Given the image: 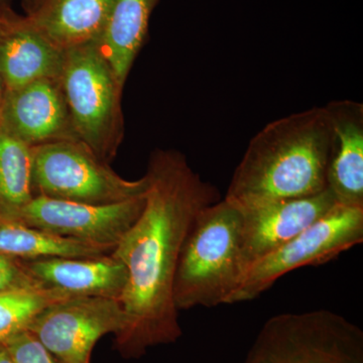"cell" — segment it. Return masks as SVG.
I'll return each instance as SVG.
<instances>
[{
    "mask_svg": "<svg viewBox=\"0 0 363 363\" xmlns=\"http://www.w3.org/2000/svg\"><path fill=\"white\" fill-rule=\"evenodd\" d=\"M145 177L142 213L111 253L128 271L119 298L123 328L114 335L125 358L181 337L174 284L182 247L200 211L220 200L215 186L202 180L178 150H155Z\"/></svg>",
    "mask_w": 363,
    "mask_h": 363,
    "instance_id": "6da1fadb",
    "label": "cell"
},
{
    "mask_svg": "<svg viewBox=\"0 0 363 363\" xmlns=\"http://www.w3.org/2000/svg\"><path fill=\"white\" fill-rule=\"evenodd\" d=\"M330 140V121L325 106L267 123L248 143L224 198L245 209L323 192Z\"/></svg>",
    "mask_w": 363,
    "mask_h": 363,
    "instance_id": "7a4b0ae2",
    "label": "cell"
},
{
    "mask_svg": "<svg viewBox=\"0 0 363 363\" xmlns=\"http://www.w3.org/2000/svg\"><path fill=\"white\" fill-rule=\"evenodd\" d=\"M240 208L225 198L197 215L182 247L174 300L177 309L228 304L242 278Z\"/></svg>",
    "mask_w": 363,
    "mask_h": 363,
    "instance_id": "3957f363",
    "label": "cell"
},
{
    "mask_svg": "<svg viewBox=\"0 0 363 363\" xmlns=\"http://www.w3.org/2000/svg\"><path fill=\"white\" fill-rule=\"evenodd\" d=\"M59 81L78 140L109 164L124 138V86L96 43L65 51Z\"/></svg>",
    "mask_w": 363,
    "mask_h": 363,
    "instance_id": "277c9868",
    "label": "cell"
},
{
    "mask_svg": "<svg viewBox=\"0 0 363 363\" xmlns=\"http://www.w3.org/2000/svg\"><path fill=\"white\" fill-rule=\"evenodd\" d=\"M243 363H363V331L330 310L274 315Z\"/></svg>",
    "mask_w": 363,
    "mask_h": 363,
    "instance_id": "5b68a950",
    "label": "cell"
},
{
    "mask_svg": "<svg viewBox=\"0 0 363 363\" xmlns=\"http://www.w3.org/2000/svg\"><path fill=\"white\" fill-rule=\"evenodd\" d=\"M145 177L126 180L80 140L33 147V196L85 204H114L145 196Z\"/></svg>",
    "mask_w": 363,
    "mask_h": 363,
    "instance_id": "8992f818",
    "label": "cell"
},
{
    "mask_svg": "<svg viewBox=\"0 0 363 363\" xmlns=\"http://www.w3.org/2000/svg\"><path fill=\"white\" fill-rule=\"evenodd\" d=\"M362 241L363 208L337 204L285 245L250 264L228 304L255 300L289 272L321 266Z\"/></svg>",
    "mask_w": 363,
    "mask_h": 363,
    "instance_id": "52a82bcc",
    "label": "cell"
},
{
    "mask_svg": "<svg viewBox=\"0 0 363 363\" xmlns=\"http://www.w3.org/2000/svg\"><path fill=\"white\" fill-rule=\"evenodd\" d=\"M124 315L117 298L73 297L40 313L28 330L60 363H90L102 336L121 332Z\"/></svg>",
    "mask_w": 363,
    "mask_h": 363,
    "instance_id": "ba28073f",
    "label": "cell"
},
{
    "mask_svg": "<svg viewBox=\"0 0 363 363\" xmlns=\"http://www.w3.org/2000/svg\"><path fill=\"white\" fill-rule=\"evenodd\" d=\"M143 206L145 196L107 205L33 196L11 217L58 238L116 248L142 213Z\"/></svg>",
    "mask_w": 363,
    "mask_h": 363,
    "instance_id": "9c48e42d",
    "label": "cell"
},
{
    "mask_svg": "<svg viewBox=\"0 0 363 363\" xmlns=\"http://www.w3.org/2000/svg\"><path fill=\"white\" fill-rule=\"evenodd\" d=\"M0 128L30 147L79 140L60 81H35L4 91Z\"/></svg>",
    "mask_w": 363,
    "mask_h": 363,
    "instance_id": "30bf717a",
    "label": "cell"
},
{
    "mask_svg": "<svg viewBox=\"0 0 363 363\" xmlns=\"http://www.w3.org/2000/svg\"><path fill=\"white\" fill-rule=\"evenodd\" d=\"M329 189L319 194L274 200L240 209L243 267L281 247L337 205ZM245 274V272H243Z\"/></svg>",
    "mask_w": 363,
    "mask_h": 363,
    "instance_id": "8fae6325",
    "label": "cell"
},
{
    "mask_svg": "<svg viewBox=\"0 0 363 363\" xmlns=\"http://www.w3.org/2000/svg\"><path fill=\"white\" fill-rule=\"evenodd\" d=\"M65 51L38 32L9 4L0 14V78L4 91L35 81L58 80Z\"/></svg>",
    "mask_w": 363,
    "mask_h": 363,
    "instance_id": "7c38bea8",
    "label": "cell"
},
{
    "mask_svg": "<svg viewBox=\"0 0 363 363\" xmlns=\"http://www.w3.org/2000/svg\"><path fill=\"white\" fill-rule=\"evenodd\" d=\"M45 290L68 297L117 298L128 283V271L111 255L97 257H51L23 260Z\"/></svg>",
    "mask_w": 363,
    "mask_h": 363,
    "instance_id": "4fadbf2b",
    "label": "cell"
},
{
    "mask_svg": "<svg viewBox=\"0 0 363 363\" xmlns=\"http://www.w3.org/2000/svg\"><path fill=\"white\" fill-rule=\"evenodd\" d=\"M325 108L331 126L327 189L338 204L363 208V105L337 100Z\"/></svg>",
    "mask_w": 363,
    "mask_h": 363,
    "instance_id": "5bb4252c",
    "label": "cell"
},
{
    "mask_svg": "<svg viewBox=\"0 0 363 363\" xmlns=\"http://www.w3.org/2000/svg\"><path fill=\"white\" fill-rule=\"evenodd\" d=\"M114 0H44L26 16L38 32L63 51L97 43Z\"/></svg>",
    "mask_w": 363,
    "mask_h": 363,
    "instance_id": "9a60e30c",
    "label": "cell"
},
{
    "mask_svg": "<svg viewBox=\"0 0 363 363\" xmlns=\"http://www.w3.org/2000/svg\"><path fill=\"white\" fill-rule=\"evenodd\" d=\"M160 0H114L98 49L113 69L121 85L147 42L152 11Z\"/></svg>",
    "mask_w": 363,
    "mask_h": 363,
    "instance_id": "2e32d148",
    "label": "cell"
},
{
    "mask_svg": "<svg viewBox=\"0 0 363 363\" xmlns=\"http://www.w3.org/2000/svg\"><path fill=\"white\" fill-rule=\"evenodd\" d=\"M113 250L114 247L58 238L13 217L0 214V255L30 260L51 257H97L111 255Z\"/></svg>",
    "mask_w": 363,
    "mask_h": 363,
    "instance_id": "e0dca14e",
    "label": "cell"
},
{
    "mask_svg": "<svg viewBox=\"0 0 363 363\" xmlns=\"http://www.w3.org/2000/svg\"><path fill=\"white\" fill-rule=\"evenodd\" d=\"M33 197V147L0 128V214L13 216Z\"/></svg>",
    "mask_w": 363,
    "mask_h": 363,
    "instance_id": "ac0fdd59",
    "label": "cell"
},
{
    "mask_svg": "<svg viewBox=\"0 0 363 363\" xmlns=\"http://www.w3.org/2000/svg\"><path fill=\"white\" fill-rule=\"evenodd\" d=\"M73 298L50 290L0 294V343L28 330L40 312L58 301Z\"/></svg>",
    "mask_w": 363,
    "mask_h": 363,
    "instance_id": "d6986e66",
    "label": "cell"
},
{
    "mask_svg": "<svg viewBox=\"0 0 363 363\" xmlns=\"http://www.w3.org/2000/svg\"><path fill=\"white\" fill-rule=\"evenodd\" d=\"M35 290L45 289L33 278L23 260L0 255V294Z\"/></svg>",
    "mask_w": 363,
    "mask_h": 363,
    "instance_id": "ffe728a7",
    "label": "cell"
},
{
    "mask_svg": "<svg viewBox=\"0 0 363 363\" xmlns=\"http://www.w3.org/2000/svg\"><path fill=\"white\" fill-rule=\"evenodd\" d=\"M16 363H60L28 331H23L4 342Z\"/></svg>",
    "mask_w": 363,
    "mask_h": 363,
    "instance_id": "44dd1931",
    "label": "cell"
},
{
    "mask_svg": "<svg viewBox=\"0 0 363 363\" xmlns=\"http://www.w3.org/2000/svg\"><path fill=\"white\" fill-rule=\"evenodd\" d=\"M43 1L44 0H21L23 9H25L26 13V16H30V14L35 13Z\"/></svg>",
    "mask_w": 363,
    "mask_h": 363,
    "instance_id": "7402d4cb",
    "label": "cell"
},
{
    "mask_svg": "<svg viewBox=\"0 0 363 363\" xmlns=\"http://www.w3.org/2000/svg\"><path fill=\"white\" fill-rule=\"evenodd\" d=\"M0 363H16L4 343H0Z\"/></svg>",
    "mask_w": 363,
    "mask_h": 363,
    "instance_id": "603a6c76",
    "label": "cell"
},
{
    "mask_svg": "<svg viewBox=\"0 0 363 363\" xmlns=\"http://www.w3.org/2000/svg\"><path fill=\"white\" fill-rule=\"evenodd\" d=\"M9 4H11V0H0V14H1L2 11H4ZM4 83H2L1 78H0V106H1L2 99H4Z\"/></svg>",
    "mask_w": 363,
    "mask_h": 363,
    "instance_id": "cb8c5ba5",
    "label": "cell"
}]
</instances>
